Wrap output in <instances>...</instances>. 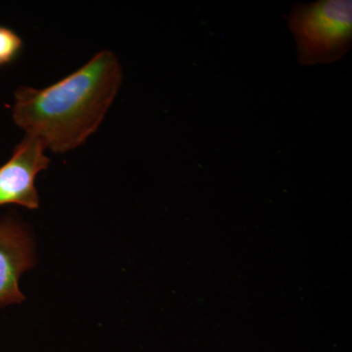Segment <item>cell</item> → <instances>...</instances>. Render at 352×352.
Listing matches in <instances>:
<instances>
[{"label":"cell","instance_id":"cell-2","mask_svg":"<svg viewBox=\"0 0 352 352\" xmlns=\"http://www.w3.org/2000/svg\"><path fill=\"white\" fill-rule=\"evenodd\" d=\"M302 66L333 63L351 50V0H322L293 6L287 16Z\"/></svg>","mask_w":352,"mask_h":352},{"label":"cell","instance_id":"cell-4","mask_svg":"<svg viewBox=\"0 0 352 352\" xmlns=\"http://www.w3.org/2000/svg\"><path fill=\"white\" fill-rule=\"evenodd\" d=\"M34 264V244L27 226L14 215L0 219V308L25 300L20 278Z\"/></svg>","mask_w":352,"mask_h":352},{"label":"cell","instance_id":"cell-5","mask_svg":"<svg viewBox=\"0 0 352 352\" xmlns=\"http://www.w3.org/2000/svg\"><path fill=\"white\" fill-rule=\"evenodd\" d=\"M22 47V38L12 30L0 25V67L15 60Z\"/></svg>","mask_w":352,"mask_h":352},{"label":"cell","instance_id":"cell-3","mask_svg":"<svg viewBox=\"0 0 352 352\" xmlns=\"http://www.w3.org/2000/svg\"><path fill=\"white\" fill-rule=\"evenodd\" d=\"M50 164L46 149L38 139L25 135L16 146L12 156L0 166V207L22 206L29 210L39 208L36 178Z\"/></svg>","mask_w":352,"mask_h":352},{"label":"cell","instance_id":"cell-1","mask_svg":"<svg viewBox=\"0 0 352 352\" xmlns=\"http://www.w3.org/2000/svg\"><path fill=\"white\" fill-rule=\"evenodd\" d=\"M122 82L117 55L99 51L80 69L50 87L18 88L14 94V122L25 135L38 139L46 151L66 154L98 131Z\"/></svg>","mask_w":352,"mask_h":352}]
</instances>
